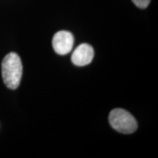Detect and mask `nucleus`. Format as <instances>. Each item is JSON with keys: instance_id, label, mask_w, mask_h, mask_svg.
I'll return each mask as SVG.
<instances>
[{"instance_id": "obj_1", "label": "nucleus", "mask_w": 158, "mask_h": 158, "mask_svg": "<svg viewBox=\"0 0 158 158\" xmlns=\"http://www.w3.org/2000/svg\"><path fill=\"white\" fill-rule=\"evenodd\" d=\"M22 72V63L19 55L13 52L6 55L2 62V75L6 86L10 89L19 87Z\"/></svg>"}, {"instance_id": "obj_5", "label": "nucleus", "mask_w": 158, "mask_h": 158, "mask_svg": "<svg viewBox=\"0 0 158 158\" xmlns=\"http://www.w3.org/2000/svg\"><path fill=\"white\" fill-rule=\"evenodd\" d=\"M132 2L141 9H145L149 6L151 0H132Z\"/></svg>"}, {"instance_id": "obj_3", "label": "nucleus", "mask_w": 158, "mask_h": 158, "mask_svg": "<svg viewBox=\"0 0 158 158\" xmlns=\"http://www.w3.org/2000/svg\"><path fill=\"white\" fill-rule=\"evenodd\" d=\"M73 43V35L68 31H59L53 37V48L55 52L59 55H65L70 52Z\"/></svg>"}, {"instance_id": "obj_4", "label": "nucleus", "mask_w": 158, "mask_h": 158, "mask_svg": "<svg viewBox=\"0 0 158 158\" xmlns=\"http://www.w3.org/2000/svg\"><path fill=\"white\" fill-rule=\"evenodd\" d=\"M94 57V49L91 45L83 43L76 48L72 55V62L79 67L85 66L92 62Z\"/></svg>"}, {"instance_id": "obj_2", "label": "nucleus", "mask_w": 158, "mask_h": 158, "mask_svg": "<svg viewBox=\"0 0 158 158\" xmlns=\"http://www.w3.org/2000/svg\"><path fill=\"white\" fill-rule=\"evenodd\" d=\"M109 122L114 130L124 134L133 133L138 128L135 118L129 112L122 108H116L110 111Z\"/></svg>"}]
</instances>
